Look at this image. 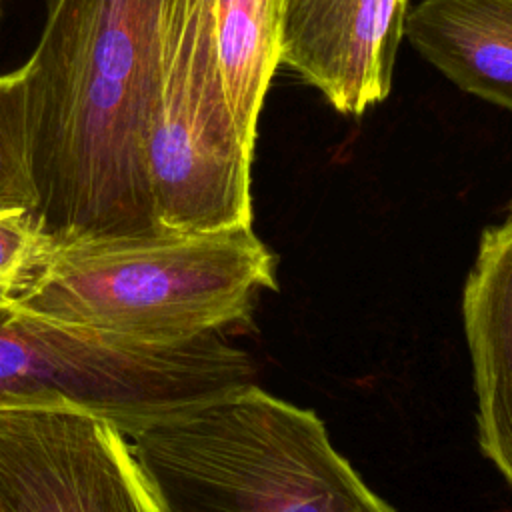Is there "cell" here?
I'll use <instances>...</instances> for the list:
<instances>
[{
	"label": "cell",
	"mask_w": 512,
	"mask_h": 512,
	"mask_svg": "<svg viewBox=\"0 0 512 512\" xmlns=\"http://www.w3.org/2000/svg\"><path fill=\"white\" fill-rule=\"evenodd\" d=\"M282 0H214L220 72L236 134L254 152L256 126L280 64Z\"/></svg>",
	"instance_id": "obj_10"
},
{
	"label": "cell",
	"mask_w": 512,
	"mask_h": 512,
	"mask_svg": "<svg viewBox=\"0 0 512 512\" xmlns=\"http://www.w3.org/2000/svg\"><path fill=\"white\" fill-rule=\"evenodd\" d=\"M52 250L32 210H0V312L30 288Z\"/></svg>",
	"instance_id": "obj_12"
},
{
	"label": "cell",
	"mask_w": 512,
	"mask_h": 512,
	"mask_svg": "<svg viewBox=\"0 0 512 512\" xmlns=\"http://www.w3.org/2000/svg\"><path fill=\"white\" fill-rule=\"evenodd\" d=\"M502 224L508 226V228H512V202H510V206H508V214H506V220H504Z\"/></svg>",
	"instance_id": "obj_13"
},
{
	"label": "cell",
	"mask_w": 512,
	"mask_h": 512,
	"mask_svg": "<svg viewBox=\"0 0 512 512\" xmlns=\"http://www.w3.org/2000/svg\"><path fill=\"white\" fill-rule=\"evenodd\" d=\"M404 34L458 88L512 112V0H422Z\"/></svg>",
	"instance_id": "obj_9"
},
{
	"label": "cell",
	"mask_w": 512,
	"mask_h": 512,
	"mask_svg": "<svg viewBox=\"0 0 512 512\" xmlns=\"http://www.w3.org/2000/svg\"><path fill=\"white\" fill-rule=\"evenodd\" d=\"M146 162L162 234L252 228V152L236 134L226 98L214 0L172 4Z\"/></svg>",
	"instance_id": "obj_5"
},
{
	"label": "cell",
	"mask_w": 512,
	"mask_h": 512,
	"mask_svg": "<svg viewBox=\"0 0 512 512\" xmlns=\"http://www.w3.org/2000/svg\"><path fill=\"white\" fill-rule=\"evenodd\" d=\"M408 0H282L280 62L344 114L392 88Z\"/></svg>",
	"instance_id": "obj_7"
},
{
	"label": "cell",
	"mask_w": 512,
	"mask_h": 512,
	"mask_svg": "<svg viewBox=\"0 0 512 512\" xmlns=\"http://www.w3.org/2000/svg\"><path fill=\"white\" fill-rule=\"evenodd\" d=\"M482 452L512 486V228L482 232L462 292Z\"/></svg>",
	"instance_id": "obj_8"
},
{
	"label": "cell",
	"mask_w": 512,
	"mask_h": 512,
	"mask_svg": "<svg viewBox=\"0 0 512 512\" xmlns=\"http://www.w3.org/2000/svg\"><path fill=\"white\" fill-rule=\"evenodd\" d=\"M0 512H164L128 436L68 400H0Z\"/></svg>",
	"instance_id": "obj_6"
},
{
	"label": "cell",
	"mask_w": 512,
	"mask_h": 512,
	"mask_svg": "<svg viewBox=\"0 0 512 512\" xmlns=\"http://www.w3.org/2000/svg\"><path fill=\"white\" fill-rule=\"evenodd\" d=\"M130 444L164 512H396L312 410L252 382L148 424Z\"/></svg>",
	"instance_id": "obj_3"
},
{
	"label": "cell",
	"mask_w": 512,
	"mask_h": 512,
	"mask_svg": "<svg viewBox=\"0 0 512 512\" xmlns=\"http://www.w3.org/2000/svg\"><path fill=\"white\" fill-rule=\"evenodd\" d=\"M38 192L28 152L26 64L0 76V210L36 212Z\"/></svg>",
	"instance_id": "obj_11"
},
{
	"label": "cell",
	"mask_w": 512,
	"mask_h": 512,
	"mask_svg": "<svg viewBox=\"0 0 512 512\" xmlns=\"http://www.w3.org/2000/svg\"><path fill=\"white\" fill-rule=\"evenodd\" d=\"M174 0H48L28 70L36 218L56 244L162 234L148 138Z\"/></svg>",
	"instance_id": "obj_1"
},
{
	"label": "cell",
	"mask_w": 512,
	"mask_h": 512,
	"mask_svg": "<svg viewBox=\"0 0 512 512\" xmlns=\"http://www.w3.org/2000/svg\"><path fill=\"white\" fill-rule=\"evenodd\" d=\"M276 288L274 256L252 228L56 244L6 312L134 344L172 346L250 322Z\"/></svg>",
	"instance_id": "obj_2"
},
{
	"label": "cell",
	"mask_w": 512,
	"mask_h": 512,
	"mask_svg": "<svg viewBox=\"0 0 512 512\" xmlns=\"http://www.w3.org/2000/svg\"><path fill=\"white\" fill-rule=\"evenodd\" d=\"M252 372L250 358L222 332L152 346L0 312V400H68L108 418L128 438L250 384Z\"/></svg>",
	"instance_id": "obj_4"
}]
</instances>
